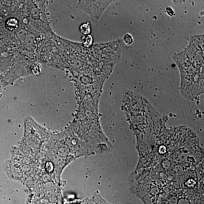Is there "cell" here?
<instances>
[{
	"label": "cell",
	"instance_id": "obj_1",
	"mask_svg": "<svg viewBox=\"0 0 204 204\" xmlns=\"http://www.w3.org/2000/svg\"><path fill=\"white\" fill-rule=\"evenodd\" d=\"M114 1H79L76 8L89 15L94 24L97 23L102 15Z\"/></svg>",
	"mask_w": 204,
	"mask_h": 204
},
{
	"label": "cell",
	"instance_id": "obj_2",
	"mask_svg": "<svg viewBox=\"0 0 204 204\" xmlns=\"http://www.w3.org/2000/svg\"><path fill=\"white\" fill-rule=\"evenodd\" d=\"M79 31L84 35H89L91 33V26L89 22L84 23L79 27Z\"/></svg>",
	"mask_w": 204,
	"mask_h": 204
},
{
	"label": "cell",
	"instance_id": "obj_3",
	"mask_svg": "<svg viewBox=\"0 0 204 204\" xmlns=\"http://www.w3.org/2000/svg\"><path fill=\"white\" fill-rule=\"evenodd\" d=\"M81 39L83 45L85 47H90L92 45L93 38L91 35H83Z\"/></svg>",
	"mask_w": 204,
	"mask_h": 204
},
{
	"label": "cell",
	"instance_id": "obj_4",
	"mask_svg": "<svg viewBox=\"0 0 204 204\" xmlns=\"http://www.w3.org/2000/svg\"><path fill=\"white\" fill-rule=\"evenodd\" d=\"M17 36L20 41H25L26 36L28 35L27 32L26 30L21 29L17 33Z\"/></svg>",
	"mask_w": 204,
	"mask_h": 204
},
{
	"label": "cell",
	"instance_id": "obj_5",
	"mask_svg": "<svg viewBox=\"0 0 204 204\" xmlns=\"http://www.w3.org/2000/svg\"><path fill=\"white\" fill-rule=\"evenodd\" d=\"M123 41L127 45L132 44L133 42V39L131 35L129 33H126L123 37Z\"/></svg>",
	"mask_w": 204,
	"mask_h": 204
},
{
	"label": "cell",
	"instance_id": "obj_6",
	"mask_svg": "<svg viewBox=\"0 0 204 204\" xmlns=\"http://www.w3.org/2000/svg\"><path fill=\"white\" fill-rule=\"evenodd\" d=\"M25 41L28 45H33L35 42V36L31 34H28L25 39Z\"/></svg>",
	"mask_w": 204,
	"mask_h": 204
},
{
	"label": "cell",
	"instance_id": "obj_7",
	"mask_svg": "<svg viewBox=\"0 0 204 204\" xmlns=\"http://www.w3.org/2000/svg\"><path fill=\"white\" fill-rule=\"evenodd\" d=\"M17 22L16 20L14 19H11L9 20L7 23V26L8 28L11 29H15L16 28Z\"/></svg>",
	"mask_w": 204,
	"mask_h": 204
},
{
	"label": "cell",
	"instance_id": "obj_8",
	"mask_svg": "<svg viewBox=\"0 0 204 204\" xmlns=\"http://www.w3.org/2000/svg\"><path fill=\"white\" fill-rule=\"evenodd\" d=\"M166 11L167 15L171 16V17H172V16H173V15H174V11L173 9L171 7H168L166 8Z\"/></svg>",
	"mask_w": 204,
	"mask_h": 204
},
{
	"label": "cell",
	"instance_id": "obj_9",
	"mask_svg": "<svg viewBox=\"0 0 204 204\" xmlns=\"http://www.w3.org/2000/svg\"><path fill=\"white\" fill-rule=\"evenodd\" d=\"M1 93H2V92H1V90H0V94H1Z\"/></svg>",
	"mask_w": 204,
	"mask_h": 204
}]
</instances>
